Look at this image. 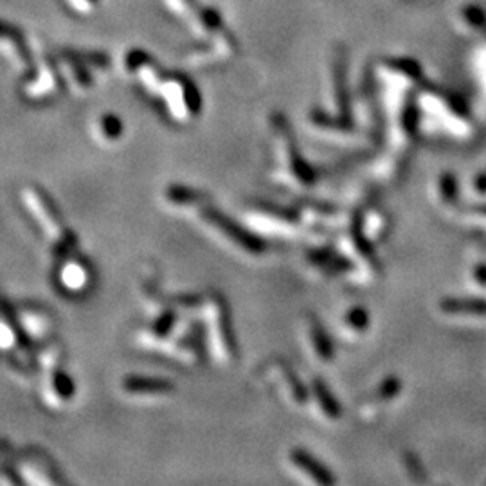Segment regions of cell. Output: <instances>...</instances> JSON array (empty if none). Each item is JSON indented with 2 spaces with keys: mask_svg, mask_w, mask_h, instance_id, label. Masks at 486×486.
Listing matches in <instances>:
<instances>
[{
  "mask_svg": "<svg viewBox=\"0 0 486 486\" xmlns=\"http://www.w3.org/2000/svg\"><path fill=\"white\" fill-rule=\"evenodd\" d=\"M24 198H25L27 207L33 211L34 218L42 223V227L47 232H49V236H53L56 242L62 243L63 252H67L69 245H71V242H67V231L63 229L60 220L56 218L55 211H53V207L47 204L46 198L38 193V191H34V189H25Z\"/></svg>",
  "mask_w": 486,
  "mask_h": 486,
  "instance_id": "cell-1",
  "label": "cell"
},
{
  "mask_svg": "<svg viewBox=\"0 0 486 486\" xmlns=\"http://www.w3.org/2000/svg\"><path fill=\"white\" fill-rule=\"evenodd\" d=\"M290 461L293 466H298L301 470V474H305L306 478H310L314 482H321V485H328V482H333V479L328 475L326 470L319 465L315 459H312V456H306L301 450H296V452L290 454Z\"/></svg>",
  "mask_w": 486,
  "mask_h": 486,
  "instance_id": "cell-2",
  "label": "cell"
},
{
  "mask_svg": "<svg viewBox=\"0 0 486 486\" xmlns=\"http://www.w3.org/2000/svg\"><path fill=\"white\" fill-rule=\"evenodd\" d=\"M60 281L67 290H81L88 283V272L83 263L80 261H69L63 265L60 272Z\"/></svg>",
  "mask_w": 486,
  "mask_h": 486,
  "instance_id": "cell-3",
  "label": "cell"
},
{
  "mask_svg": "<svg viewBox=\"0 0 486 486\" xmlns=\"http://www.w3.org/2000/svg\"><path fill=\"white\" fill-rule=\"evenodd\" d=\"M125 389L134 394H166L172 391V384L155 378H128Z\"/></svg>",
  "mask_w": 486,
  "mask_h": 486,
  "instance_id": "cell-4",
  "label": "cell"
},
{
  "mask_svg": "<svg viewBox=\"0 0 486 486\" xmlns=\"http://www.w3.org/2000/svg\"><path fill=\"white\" fill-rule=\"evenodd\" d=\"M0 42L9 43V46L13 47V50H15V55H17L22 62H29V50H27L24 36H22V33L17 27L0 22Z\"/></svg>",
  "mask_w": 486,
  "mask_h": 486,
  "instance_id": "cell-5",
  "label": "cell"
},
{
  "mask_svg": "<svg viewBox=\"0 0 486 486\" xmlns=\"http://www.w3.org/2000/svg\"><path fill=\"white\" fill-rule=\"evenodd\" d=\"M58 87V80H56V74L49 69H42L40 72V78L34 80L33 83L25 87V94L31 97H42L47 94L55 92V88Z\"/></svg>",
  "mask_w": 486,
  "mask_h": 486,
  "instance_id": "cell-6",
  "label": "cell"
},
{
  "mask_svg": "<svg viewBox=\"0 0 486 486\" xmlns=\"http://www.w3.org/2000/svg\"><path fill=\"white\" fill-rule=\"evenodd\" d=\"M50 387L55 389L56 396H60V398L63 400L71 398L72 393H74L72 380L67 377V375H63V373L55 375V378H53V382H50Z\"/></svg>",
  "mask_w": 486,
  "mask_h": 486,
  "instance_id": "cell-7",
  "label": "cell"
},
{
  "mask_svg": "<svg viewBox=\"0 0 486 486\" xmlns=\"http://www.w3.org/2000/svg\"><path fill=\"white\" fill-rule=\"evenodd\" d=\"M121 123L118 121V118H113V116H106L101 121V132H103V135L106 139H118L121 135Z\"/></svg>",
  "mask_w": 486,
  "mask_h": 486,
  "instance_id": "cell-8",
  "label": "cell"
},
{
  "mask_svg": "<svg viewBox=\"0 0 486 486\" xmlns=\"http://www.w3.org/2000/svg\"><path fill=\"white\" fill-rule=\"evenodd\" d=\"M17 344L15 331L9 328V324L0 323V349H11Z\"/></svg>",
  "mask_w": 486,
  "mask_h": 486,
  "instance_id": "cell-9",
  "label": "cell"
},
{
  "mask_svg": "<svg viewBox=\"0 0 486 486\" xmlns=\"http://www.w3.org/2000/svg\"><path fill=\"white\" fill-rule=\"evenodd\" d=\"M71 4L74 6L76 9H88L96 4V0H71Z\"/></svg>",
  "mask_w": 486,
  "mask_h": 486,
  "instance_id": "cell-10",
  "label": "cell"
}]
</instances>
